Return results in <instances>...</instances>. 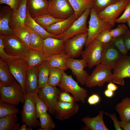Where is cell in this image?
<instances>
[{"instance_id": "26", "label": "cell", "mask_w": 130, "mask_h": 130, "mask_svg": "<svg viewBox=\"0 0 130 130\" xmlns=\"http://www.w3.org/2000/svg\"><path fill=\"white\" fill-rule=\"evenodd\" d=\"M25 25L37 33L44 39L49 37L56 38L57 37V35H54L48 33L36 23L31 16L27 9Z\"/></svg>"}, {"instance_id": "1", "label": "cell", "mask_w": 130, "mask_h": 130, "mask_svg": "<svg viewBox=\"0 0 130 130\" xmlns=\"http://www.w3.org/2000/svg\"><path fill=\"white\" fill-rule=\"evenodd\" d=\"M38 93H27L25 95V100L21 112L22 122L28 126L36 128L39 126L40 121L37 120L35 111V104Z\"/></svg>"}, {"instance_id": "47", "label": "cell", "mask_w": 130, "mask_h": 130, "mask_svg": "<svg viewBox=\"0 0 130 130\" xmlns=\"http://www.w3.org/2000/svg\"><path fill=\"white\" fill-rule=\"evenodd\" d=\"M21 0H0V4H5L9 6L13 10L18 8Z\"/></svg>"}, {"instance_id": "30", "label": "cell", "mask_w": 130, "mask_h": 130, "mask_svg": "<svg viewBox=\"0 0 130 130\" xmlns=\"http://www.w3.org/2000/svg\"><path fill=\"white\" fill-rule=\"evenodd\" d=\"M74 11L75 16L77 19L87 8L92 7L91 0H68Z\"/></svg>"}, {"instance_id": "49", "label": "cell", "mask_w": 130, "mask_h": 130, "mask_svg": "<svg viewBox=\"0 0 130 130\" xmlns=\"http://www.w3.org/2000/svg\"><path fill=\"white\" fill-rule=\"evenodd\" d=\"M100 100V97L98 94H93L89 97L87 101L90 104L93 105L99 103Z\"/></svg>"}, {"instance_id": "2", "label": "cell", "mask_w": 130, "mask_h": 130, "mask_svg": "<svg viewBox=\"0 0 130 130\" xmlns=\"http://www.w3.org/2000/svg\"><path fill=\"white\" fill-rule=\"evenodd\" d=\"M4 61L8 64L15 80L21 85L25 95L26 77L29 67L27 61L25 58L19 57H13Z\"/></svg>"}, {"instance_id": "10", "label": "cell", "mask_w": 130, "mask_h": 130, "mask_svg": "<svg viewBox=\"0 0 130 130\" xmlns=\"http://www.w3.org/2000/svg\"><path fill=\"white\" fill-rule=\"evenodd\" d=\"M130 0H120L107 7L97 14L98 17L112 27L114 26L117 17L124 10Z\"/></svg>"}, {"instance_id": "41", "label": "cell", "mask_w": 130, "mask_h": 130, "mask_svg": "<svg viewBox=\"0 0 130 130\" xmlns=\"http://www.w3.org/2000/svg\"><path fill=\"white\" fill-rule=\"evenodd\" d=\"M48 110L46 105L38 95L36 98L35 104V111L37 118L38 119L41 114L47 112Z\"/></svg>"}, {"instance_id": "8", "label": "cell", "mask_w": 130, "mask_h": 130, "mask_svg": "<svg viewBox=\"0 0 130 130\" xmlns=\"http://www.w3.org/2000/svg\"><path fill=\"white\" fill-rule=\"evenodd\" d=\"M103 44L95 39L86 47L81 55L86 62L89 68L101 63Z\"/></svg>"}, {"instance_id": "36", "label": "cell", "mask_w": 130, "mask_h": 130, "mask_svg": "<svg viewBox=\"0 0 130 130\" xmlns=\"http://www.w3.org/2000/svg\"><path fill=\"white\" fill-rule=\"evenodd\" d=\"M40 128L38 130H52L55 127V124L50 115L47 112L40 115L39 117Z\"/></svg>"}, {"instance_id": "29", "label": "cell", "mask_w": 130, "mask_h": 130, "mask_svg": "<svg viewBox=\"0 0 130 130\" xmlns=\"http://www.w3.org/2000/svg\"><path fill=\"white\" fill-rule=\"evenodd\" d=\"M51 67L47 60L38 67V83L40 89L48 84Z\"/></svg>"}, {"instance_id": "27", "label": "cell", "mask_w": 130, "mask_h": 130, "mask_svg": "<svg viewBox=\"0 0 130 130\" xmlns=\"http://www.w3.org/2000/svg\"><path fill=\"white\" fill-rule=\"evenodd\" d=\"M15 79L11 73L7 63L0 59V85L9 86L11 85Z\"/></svg>"}, {"instance_id": "19", "label": "cell", "mask_w": 130, "mask_h": 130, "mask_svg": "<svg viewBox=\"0 0 130 130\" xmlns=\"http://www.w3.org/2000/svg\"><path fill=\"white\" fill-rule=\"evenodd\" d=\"M27 0H21L17 9L13 11L10 26L13 30L25 26Z\"/></svg>"}, {"instance_id": "37", "label": "cell", "mask_w": 130, "mask_h": 130, "mask_svg": "<svg viewBox=\"0 0 130 130\" xmlns=\"http://www.w3.org/2000/svg\"><path fill=\"white\" fill-rule=\"evenodd\" d=\"M26 27L31 34V48L43 52V48L44 39L36 32L31 29Z\"/></svg>"}, {"instance_id": "4", "label": "cell", "mask_w": 130, "mask_h": 130, "mask_svg": "<svg viewBox=\"0 0 130 130\" xmlns=\"http://www.w3.org/2000/svg\"><path fill=\"white\" fill-rule=\"evenodd\" d=\"M0 101L16 105L24 104L25 95L20 84L16 80L9 86L0 85Z\"/></svg>"}, {"instance_id": "16", "label": "cell", "mask_w": 130, "mask_h": 130, "mask_svg": "<svg viewBox=\"0 0 130 130\" xmlns=\"http://www.w3.org/2000/svg\"><path fill=\"white\" fill-rule=\"evenodd\" d=\"M79 105L76 103L62 102L58 101L54 109L55 117L63 121L69 119L77 114Z\"/></svg>"}, {"instance_id": "52", "label": "cell", "mask_w": 130, "mask_h": 130, "mask_svg": "<svg viewBox=\"0 0 130 130\" xmlns=\"http://www.w3.org/2000/svg\"><path fill=\"white\" fill-rule=\"evenodd\" d=\"M107 85V89L113 91H116L117 89V86L114 83L111 82L109 83Z\"/></svg>"}, {"instance_id": "20", "label": "cell", "mask_w": 130, "mask_h": 130, "mask_svg": "<svg viewBox=\"0 0 130 130\" xmlns=\"http://www.w3.org/2000/svg\"><path fill=\"white\" fill-rule=\"evenodd\" d=\"M49 3L47 0H27V9L33 19L48 13Z\"/></svg>"}, {"instance_id": "24", "label": "cell", "mask_w": 130, "mask_h": 130, "mask_svg": "<svg viewBox=\"0 0 130 130\" xmlns=\"http://www.w3.org/2000/svg\"><path fill=\"white\" fill-rule=\"evenodd\" d=\"M77 19L74 13L68 18L52 25L46 30L48 33L54 35L60 34L67 30Z\"/></svg>"}, {"instance_id": "54", "label": "cell", "mask_w": 130, "mask_h": 130, "mask_svg": "<svg viewBox=\"0 0 130 130\" xmlns=\"http://www.w3.org/2000/svg\"><path fill=\"white\" fill-rule=\"evenodd\" d=\"M32 128L29 127L25 123H23L20 126L19 130H32Z\"/></svg>"}, {"instance_id": "50", "label": "cell", "mask_w": 130, "mask_h": 130, "mask_svg": "<svg viewBox=\"0 0 130 130\" xmlns=\"http://www.w3.org/2000/svg\"><path fill=\"white\" fill-rule=\"evenodd\" d=\"M123 35L126 48L128 51L130 50V30L128 29Z\"/></svg>"}, {"instance_id": "42", "label": "cell", "mask_w": 130, "mask_h": 130, "mask_svg": "<svg viewBox=\"0 0 130 130\" xmlns=\"http://www.w3.org/2000/svg\"><path fill=\"white\" fill-rule=\"evenodd\" d=\"M110 29H107L103 30L97 35L96 39L103 44L110 42L113 38L110 33Z\"/></svg>"}, {"instance_id": "32", "label": "cell", "mask_w": 130, "mask_h": 130, "mask_svg": "<svg viewBox=\"0 0 130 130\" xmlns=\"http://www.w3.org/2000/svg\"><path fill=\"white\" fill-rule=\"evenodd\" d=\"M15 35L28 49L31 48V36L30 32L25 26L13 30Z\"/></svg>"}, {"instance_id": "22", "label": "cell", "mask_w": 130, "mask_h": 130, "mask_svg": "<svg viewBox=\"0 0 130 130\" xmlns=\"http://www.w3.org/2000/svg\"><path fill=\"white\" fill-rule=\"evenodd\" d=\"M104 112L103 110L99 111L98 115L93 117H86L82 118L81 120L85 124V130H109L105 124L103 118Z\"/></svg>"}, {"instance_id": "48", "label": "cell", "mask_w": 130, "mask_h": 130, "mask_svg": "<svg viewBox=\"0 0 130 130\" xmlns=\"http://www.w3.org/2000/svg\"><path fill=\"white\" fill-rule=\"evenodd\" d=\"M104 114L109 116L111 119L114 123V125L116 130H123L121 127L119 121L116 116L115 113H112L110 114L107 112H104Z\"/></svg>"}, {"instance_id": "9", "label": "cell", "mask_w": 130, "mask_h": 130, "mask_svg": "<svg viewBox=\"0 0 130 130\" xmlns=\"http://www.w3.org/2000/svg\"><path fill=\"white\" fill-rule=\"evenodd\" d=\"M113 74L108 83L112 82L124 86V79L130 78V56L123 55L113 67Z\"/></svg>"}, {"instance_id": "35", "label": "cell", "mask_w": 130, "mask_h": 130, "mask_svg": "<svg viewBox=\"0 0 130 130\" xmlns=\"http://www.w3.org/2000/svg\"><path fill=\"white\" fill-rule=\"evenodd\" d=\"M64 71L51 66L48 84L56 86L60 84Z\"/></svg>"}, {"instance_id": "34", "label": "cell", "mask_w": 130, "mask_h": 130, "mask_svg": "<svg viewBox=\"0 0 130 130\" xmlns=\"http://www.w3.org/2000/svg\"><path fill=\"white\" fill-rule=\"evenodd\" d=\"M18 120L16 114L0 118V130H13Z\"/></svg>"}, {"instance_id": "15", "label": "cell", "mask_w": 130, "mask_h": 130, "mask_svg": "<svg viewBox=\"0 0 130 130\" xmlns=\"http://www.w3.org/2000/svg\"><path fill=\"white\" fill-rule=\"evenodd\" d=\"M123 55L111 41L103 44L101 64L113 67Z\"/></svg>"}, {"instance_id": "14", "label": "cell", "mask_w": 130, "mask_h": 130, "mask_svg": "<svg viewBox=\"0 0 130 130\" xmlns=\"http://www.w3.org/2000/svg\"><path fill=\"white\" fill-rule=\"evenodd\" d=\"M61 92L56 86L47 84L40 88L38 93L39 97L48 107L49 113L52 115H54V108Z\"/></svg>"}, {"instance_id": "6", "label": "cell", "mask_w": 130, "mask_h": 130, "mask_svg": "<svg viewBox=\"0 0 130 130\" xmlns=\"http://www.w3.org/2000/svg\"><path fill=\"white\" fill-rule=\"evenodd\" d=\"M88 37L87 32L76 35L65 41L64 53L69 58H74L81 55Z\"/></svg>"}, {"instance_id": "45", "label": "cell", "mask_w": 130, "mask_h": 130, "mask_svg": "<svg viewBox=\"0 0 130 130\" xmlns=\"http://www.w3.org/2000/svg\"><path fill=\"white\" fill-rule=\"evenodd\" d=\"M5 46L3 35H0V58L5 61L14 57L7 54L5 49Z\"/></svg>"}, {"instance_id": "23", "label": "cell", "mask_w": 130, "mask_h": 130, "mask_svg": "<svg viewBox=\"0 0 130 130\" xmlns=\"http://www.w3.org/2000/svg\"><path fill=\"white\" fill-rule=\"evenodd\" d=\"M25 88L26 93H38L39 92L38 67H29L26 74Z\"/></svg>"}, {"instance_id": "5", "label": "cell", "mask_w": 130, "mask_h": 130, "mask_svg": "<svg viewBox=\"0 0 130 130\" xmlns=\"http://www.w3.org/2000/svg\"><path fill=\"white\" fill-rule=\"evenodd\" d=\"M112 70L110 67L101 64L97 65L91 74L87 78L85 85L89 88L97 86L103 87L111 78L113 74Z\"/></svg>"}, {"instance_id": "21", "label": "cell", "mask_w": 130, "mask_h": 130, "mask_svg": "<svg viewBox=\"0 0 130 130\" xmlns=\"http://www.w3.org/2000/svg\"><path fill=\"white\" fill-rule=\"evenodd\" d=\"M13 10L9 6L3 7L0 12V35H14L13 30L10 26Z\"/></svg>"}, {"instance_id": "57", "label": "cell", "mask_w": 130, "mask_h": 130, "mask_svg": "<svg viewBox=\"0 0 130 130\" xmlns=\"http://www.w3.org/2000/svg\"></svg>"}, {"instance_id": "44", "label": "cell", "mask_w": 130, "mask_h": 130, "mask_svg": "<svg viewBox=\"0 0 130 130\" xmlns=\"http://www.w3.org/2000/svg\"><path fill=\"white\" fill-rule=\"evenodd\" d=\"M130 19V1L129 2L123 13L117 18L116 22L118 23H125Z\"/></svg>"}, {"instance_id": "56", "label": "cell", "mask_w": 130, "mask_h": 130, "mask_svg": "<svg viewBox=\"0 0 130 130\" xmlns=\"http://www.w3.org/2000/svg\"><path fill=\"white\" fill-rule=\"evenodd\" d=\"M127 23L130 30V19L127 22Z\"/></svg>"}, {"instance_id": "18", "label": "cell", "mask_w": 130, "mask_h": 130, "mask_svg": "<svg viewBox=\"0 0 130 130\" xmlns=\"http://www.w3.org/2000/svg\"><path fill=\"white\" fill-rule=\"evenodd\" d=\"M65 41L60 39L49 37L44 39L43 52L47 58L64 53Z\"/></svg>"}, {"instance_id": "12", "label": "cell", "mask_w": 130, "mask_h": 130, "mask_svg": "<svg viewBox=\"0 0 130 130\" xmlns=\"http://www.w3.org/2000/svg\"><path fill=\"white\" fill-rule=\"evenodd\" d=\"M48 13L55 18L66 19L74 13L68 0H50Z\"/></svg>"}, {"instance_id": "43", "label": "cell", "mask_w": 130, "mask_h": 130, "mask_svg": "<svg viewBox=\"0 0 130 130\" xmlns=\"http://www.w3.org/2000/svg\"><path fill=\"white\" fill-rule=\"evenodd\" d=\"M128 29L125 25L122 24L118 25L115 29H110V32L112 38H115L123 35Z\"/></svg>"}, {"instance_id": "17", "label": "cell", "mask_w": 130, "mask_h": 130, "mask_svg": "<svg viewBox=\"0 0 130 130\" xmlns=\"http://www.w3.org/2000/svg\"><path fill=\"white\" fill-rule=\"evenodd\" d=\"M66 63L68 68L71 70L78 82L82 85H85L86 79L89 75L86 70H84V68L88 66L85 60L83 58L79 60L68 58Z\"/></svg>"}, {"instance_id": "40", "label": "cell", "mask_w": 130, "mask_h": 130, "mask_svg": "<svg viewBox=\"0 0 130 130\" xmlns=\"http://www.w3.org/2000/svg\"><path fill=\"white\" fill-rule=\"evenodd\" d=\"M123 35L113 38L111 41L123 55H127L129 51L125 46Z\"/></svg>"}, {"instance_id": "11", "label": "cell", "mask_w": 130, "mask_h": 130, "mask_svg": "<svg viewBox=\"0 0 130 130\" xmlns=\"http://www.w3.org/2000/svg\"><path fill=\"white\" fill-rule=\"evenodd\" d=\"M91 7L87 9L73 22L67 30L62 34L57 35V38L61 39L65 41L76 35L87 32L88 28L87 26V21Z\"/></svg>"}, {"instance_id": "51", "label": "cell", "mask_w": 130, "mask_h": 130, "mask_svg": "<svg viewBox=\"0 0 130 130\" xmlns=\"http://www.w3.org/2000/svg\"><path fill=\"white\" fill-rule=\"evenodd\" d=\"M119 122L120 126L123 130H130V122L122 120Z\"/></svg>"}, {"instance_id": "3", "label": "cell", "mask_w": 130, "mask_h": 130, "mask_svg": "<svg viewBox=\"0 0 130 130\" xmlns=\"http://www.w3.org/2000/svg\"><path fill=\"white\" fill-rule=\"evenodd\" d=\"M58 86L63 91L71 93L76 102L85 103L86 99L88 96L87 91L79 85L78 82L73 79L72 75H68L64 72Z\"/></svg>"}, {"instance_id": "39", "label": "cell", "mask_w": 130, "mask_h": 130, "mask_svg": "<svg viewBox=\"0 0 130 130\" xmlns=\"http://www.w3.org/2000/svg\"><path fill=\"white\" fill-rule=\"evenodd\" d=\"M120 0H91L92 7L98 14L108 6Z\"/></svg>"}, {"instance_id": "25", "label": "cell", "mask_w": 130, "mask_h": 130, "mask_svg": "<svg viewBox=\"0 0 130 130\" xmlns=\"http://www.w3.org/2000/svg\"><path fill=\"white\" fill-rule=\"evenodd\" d=\"M25 59L29 67H38L48 58L43 52L30 48L27 51Z\"/></svg>"}, {"instance_id": "46", "label": "cell", "mask_w": 130, "mask_h": 130, "mask_svg": "<svg viewBox=\"0 0 130 130\" xmlns=\"http://www.w3.org/2000/svg\"><path fill=\"white\" fill-rule=\"evenodd\" d=\"M58 101L69 103L76 102L73 97L70 95V93L65 91L61 92L58 97Z\"/></svg>"}, {"instance_id": "31", "label": "cell", "mask_w": 130, "mask_h": 130, "mask_svg": "<svg viewBox=\"0 0 130 130\" xmlns=\"http://www.w3.org/2000/svg\"><path fill=\"white\" fill-rule=\"evenodd\" d=\"M68 58V56L63 53L48 58L47 60L51 67L57 68L64 71L68 68L66 63Z\"/></svg>"}, {"instance_id": "33", "label": "cell", "mask_w": 130, "mask_h": 130, "mask_svg": "<svg viewBox=\"0 0 130 130\" xmlns=\"http://www.w3.org/2000/svg\"><path fill=\"white\" fill-rule=\"evenodd\" d=\"M33 19L45 30L52 25L65 19L55 18L49 13L39 16Z\"/></svg>"}, {"instance_id": "7", "label": "cell", "mask_w": 130, "mask_h": 130, "mask_svg": "<svg viewBox=\"0 0 130 130\" xmlns=\"http://www.w3.org/2000/svg\"><path fill=\"white\" fill-rule=\"evenodd\" d=\"M87 31L88 37L85 45L86 47L96 39L97 35L103 30L111 29L112 26L104 22L98 16L97 13L92 7L90 13Z\"/></svg>"}, {"instance_id": "53", "label": "cell", "mask_w": 130, "mask_h": 130, "mask_svg": "<svg viewBox=\"0 0 130 130\" xmlns=\"http://www.w3.org/2000/svg\"><path fill=\"white\" fill-rule=\"evenodd\" d=\"M104 93L105 96L108 98L112 97L114 95L113 91L107 89L105 90Z\"/></svg>"}, {"instance_id": "38", "label": "cell", "mask_w": 130, "mask_h": 130, "mask_svg": "<svg viewBox=\"0 0 130 130\" xmlns=\"http://www.w3.org/2000/svg\"><path fill=\"white\" fill-rule=\"evenodd\" d=\"M14 104L0 101V118L13 114H17L19 110Z\"/></svg>"}, {"instance_id": "55", "label": "cell", "mask_w": 130, "mask_h": 130, "mask_svg": "<svg viewBox=\"0 0 130 130\" xmlns=\"http://www.w3.org/2000/svg\"><path fill=\"white\" fill-rule=\"evenodd\" d=\"M20 126V124L19 123H17L15 125L13 130H19Z\"/></svg>"}, {"instance_id": "13", "label": "cell", "mask_w": 130, "mask_h": 130, "mask_svg": "<svg viewBox=\"0 0 130 130\" xmlns=\"http://www.w3.org/2000/svg\"><path fill=\"white\" fill-rule=\"evenodd\" d=\"M3 35L5 51L8 55L25 58L28 49L14 35Z\"/></svg>"}, {"instance_id": "28", "label": "cell", "mask_w": 130, "mask_h": 130, "mask_svg": "<svg viewBox=\"0 0 130 130\" xmlns=\"http://www.w3.org/2000/svg\"><path fill=\"white\" fill-rule=\"evenodd\" d=\"M115 110L118 113L121 120L130 122V98L123 99L117 104Z\"/></svg>"}]
</instances>
